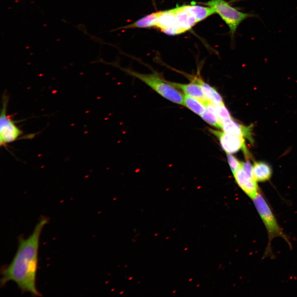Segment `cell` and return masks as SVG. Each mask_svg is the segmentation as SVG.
Listing matches in <instances>:
<instances>
[{"label": "cell", "instance_id": "6da1fadb", "mask_svg": "<svg viewBox=\"0 0 297 297\" xmlns=\"http://www.w3.org/2000/svg\"><path fill=\"white\" fill-rule=\"evenodd\" d=\"M49 221L48 217H41L27 238L25 239L23 235L19 236L18 248L11 263L1 268V287H4L8 281H13L23 294L29 292L34 297L42 296L36 286L38 256L40 237L43 227Z\"/></svg>", "mask_w": 297, "mask_h": 297}, {"label": "cell", "instance_id": "7a4b0ae2", "mask_svg": "<svg viewBox=\"0 0 297 297\" xmlns=\"http://www.w3.org/2000/svg\"><path fill=\"white\" fill-rule=\"evenodd\" d=\"M130 76L139 79L163 98L176 104H183L184 95L170 82L164 80L157 73H143L130 69L119 67Z\"/></svg>", "mask_w": 297, "mask_h": 297}, {"label": "cell", "instance_id": "3957f363", "mask_svg": "<svg viewBox=\"0 0 297 297\" xmlns=\"http://www.w3.org/2000/svg\"><path fill=\"white\" fill-rule=\"evenodd\" d=\"M202 4L213 8L215 13L219 15L230 28L232 37L234 36L237 28L242 21L255 16L239 11L224 0H211Z\"/></svg>", "mask_w": 297, "mask_h": 297}, {"label": "cell", "instance_id": "277c9868", "mask_svg": "<svg viewBox=\"0 0 297 297\" xmlns=\"http://www.w3.org/2000/svg\"><path fill=\"white\" fill-rule=\"evenodd\" d=\"M8 99L6 96L3 99L2 108L0 117V139L1 145H5L17 140L23 132L15 124L10 116L7 114Z\"/></svg>", "mask_w": 297, "mask_h": 297}, {"label": "cell", "instance_id": "5b68a950", "mask_svg": "<svg viewBox=\"0 0 297 297\" xmlns=\"http://www.w3.org/2000/svg\"><path fill=\"white\" fill-rule=\"evenodd\" d=\"M210 131L217 137L222 148L227 153H235L242 150L246 156H248L243 137L230 135L219 130L211 129Z\"/></svg>", "mask_w": 297, "mask_h": 297}, {"label": "cell", "instance_id": "8992f818", "mask_svg": "<svg viewBox=\"0 0 297 297\" xmlns=\"http://www.w3.org/2000/svg\"><path fill=\"white\" fill-rule=\"evenodd\" d=\"M237 183L241 189L252 199L258 195L257 181L250 176L241 167L234 174Z\"/></svg>", "mask_w": 297, "mask_h": 297}, {"label": "cell", "instance_id": "52a82bcc", "mask_svg": "<svg viewBox=\"0 0 297 297\" xmlns=\"http://www.w3.org/2000/svg\"><path fill=\"white\" fill-rule=\"evenodd\" d=\"M253 125L245 126L235 121L233 119L222 122V129L227 134L247 138L253 143L252 130Z\"/></svg>", "mask_w": 297, "mask_h": 297}, {"label": "cell", "instance_id": "ba28073f", "mask_svg": "<svg viewBox=\"0 0 297 297\" xmlns=\"http://www.w3.org/2000/svg\"><path fill=\"white\" fill-rule=\"evenodd\" d=\"M170 83L178 89L181 90L186 95L198 99L202 103L208 100L200 85L194 81L189 84Z\"/></svg>", "mask_w": 297, "mask_h": 297}, {"label": "cell", "instance_id": "9c48e42d", "mask_svg": "<svg viewBox=\"0 0 297 297\" xmlns=\"http://www.w3.org/2000/svg\"><path fill=\"white\" fill-rule=\"evenodd\" d=\"M252 173L256 181H266L271 177L272 168L266 163L262 161L256 162L252 166Z\"/></svg>", "mask_w": 297, "mask_h": 297}, {"label": "cell", "instance_id": "30bf717a", "mask_svg": "<svg viewBox=\"0 0 297 297\" xmlns=\"http://www.w3.org/2000/svg\"><path fill=\"white\" fill-rule=\"evenodd\" d=\"M193 81L200 85L208 99L215 105H224L221 95L213 87L205 83L202 79L195 78Z\"/></svg>", "mask_w": 297, "mask_h": 297}, {"label": "cell", "instance_id": "8fae6325", "mask_svg": "<svg viewBox=\"0 0 297 297\" xmlns=\"http://www.w3.org/2000/svg\"><path fill=\"white\" fill-rule=\"evenodd\" d=\"M183 105L200 116L206 110L204 105L201 101L186 95H184Z\"/></svg>", "mask_w": 297, "mask_h": 297}, {"label": "cell", "instance_id": "7c38bea8", "mask_svg": "<svg viewBox=\"0 0 297 297\" xmlns=\"http://www.w3.org/2000/svg\"><path fill=\"white\" fill-rule=\"evenodd\" d=\"M156 12L152 13L149 14L145 17L141 18L137 20L133 24H130L129 25L122 27L125 29H130V28H145L152 27H155V25L156 19Z\"/></svg>", "mask_w": 297, "mask_h": 297}, {"label": "cell", "instance_id": "4fadbf2b", "mask_svg": "<svg viewBox=\"0 0 297 297\" xmlns=\"http://www.w3.org/2000/svg\"><path fill=\"white\" fill-rule=\"evenodd\" d=\"M205 121L216 128H221L222 123L218 117L212 114L206 109L205 112L200 116Z\"/></svg>", "mask_w": 297, "mask_h": 297}, {"label": "cell", "instance_id": "5bb4252c", "mask_svg": "<svg viewBox=\"0 0 297 297\" xmlns=\"http://www.w3.org/2000/svg\"><path fill=\"white\" fill-rule=\"evenodd\" d=\"M217 117L222 123L224 121L232 119L230 112L224 105H215Z\"/></svg>", "mask_w": 297, "mask_h": 297}, {"label": "cell", "instance_id": "9a60e30c", "mask_svg": "<svg viewBox=\"0 0 297 297\" xmlns=\"http://www.w3.org/2000/svg\"><path fill=\"white\" fill-rule=\"evenodd\" d=\"M227 156L230 168L234 175L236 171L241 167L242 163L240 162L237 159L230 154L227 153Z\"/></svg>", "mask_w": 297, "mask_h": 297}, {"label": "cell", "instance_id": "2e32d148", "mask_svg": "<svg viewBox=\"0 0 297 297\" xmlns=\"http://www.w3.org/2000/svg\"><path fill=\"white\" fill-rule=\"evenodd\" d=\"M241 168L248 176L254 178L252 173V166L249 161H247L246 162L242 163Z\"/></svg>", "mask_w": 297, "mask_h": 297}]
</instances>
